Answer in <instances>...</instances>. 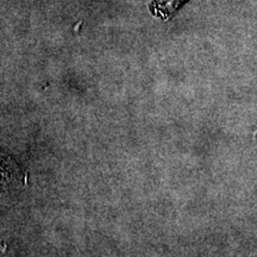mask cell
Here are the masks:
<instances>
[{"label":"cell","instance_id":"1","mask_svg":"<svg viewBox=\"0 0 257 257\" xmlns=\"http://www.w3.org/2000/svg\"><path fill=\"white\" fill-rule=\"evenodd\" d=\"M186 0H155L152 5L153 14L160 18H168Z\"/></svg>","mask_w":257,"mask_h":257}]
</instances>
